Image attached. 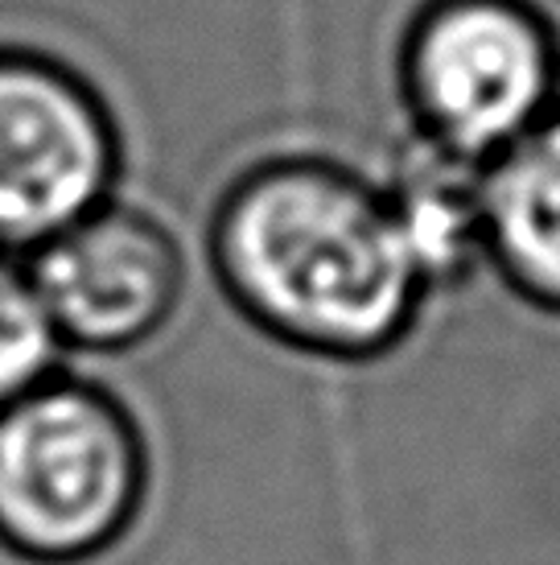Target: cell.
I'll use <instances>...</instances> for the list:
<instances>
[{"label":"cell","instance_id":"cell-1","mask_svg":"<svg viewBox=\"0 0 560 565\" xmlns=\"http://www.w3.org/2000/svg\"><path fill=\"white\" fill-rule=\"evenodd\" d=\"M206 265L251 330L310 360H384L433 301L379 178L326 153L235 170L206 215Z\"/></svg>","mask_w":560,"mask_h":565},{"label":"cell","instance_id":"cell-2","mask_svg":"<svg viewBox=\"0 0 560 565\" xmlns=\"http://www.w3.org/2000/svg\"><path fill=\"white\" fill-rule=\"evenodd\" d=\"M153 458L108 384L58 372L0 408V545L33 565H87L125 545Z\"/></svg>","mask_w":560,"mask_h":565},{"label":"cell","instance_id":"cell-3","mask_svg":"<svg viewBox=\"0 0 560 565\" xmlns=\"http://www.w3.org/2000/svg\"><path fill=\"white\" fill-rule=\"evenodd\" d=\"M391 75L408 137L483 170L560 108V30L540 0H417Z\"/></svg>","mask_w":560,"mask_h":565},{"label":"cell","instance_id":"cell-4","mask_svg":"<svg viewBox=\"0 0 560 565\" xmlns=\"http://www.w3.org/2000/svg\"><path fill=\"white\" fill-rule=\"evenodd\" d=\"M125 132L78 66L0 46V252L30 256L120 194Z\"/></svg>","mask_w":560,"mask_h":565},{"label":"cell","instance_id":"cell-5","mask_svg":"<svg viewBox=\"0 0 560 565\" xmlns=\"http://www.w3.org/2000/svg\"><path fill=\"white\" fill-rule=\"evenodd\" d=\"M66 351L128 355L153 343L186 301V248L153 211L111 199L25 256Z\"/></svg>","mask_w":560,"mask_h":565},{"label":"cell","instance_id":"cell-6","mask_svg":"<svg viewBox=\"0 0 560 565\" xmlns=\"http://www.w3.org/2000/svg\"><path fill=\"white\" fill-rule=\"evenodd\" d=\"M483 236L498 285L560 318V108L483 166Z\"/></svg>","mask_w":560,"mask_h":565},{"label":"cell","instance_id":"cell-7","mask_svg":"<svg viewBox=\"0 0 560 565\" xmlns=\"http://www.w3.org/2000/svg\"><path fill=\"white\" fill-rule=\"evenodd\" d=\"M396 236L429 298L466 285L486 268L483 170L408 137V149L379 178Z\"/></svg>","mask_w":560,"mask_h":565},{"label":"cell","instance_id":"cell-8","mask_svg":"<svg viewBox=\"0 0 560 565\" xmlns=\"http://www.w3.org/2000/svg\"><path fill=\"white\" fill-rule=\"evenodd\" d=\"M66 347L33 289L25 256L0 252V408L63 372Z\"/></svg>","mask_w":560,"mask_h":565}]
</instances>
